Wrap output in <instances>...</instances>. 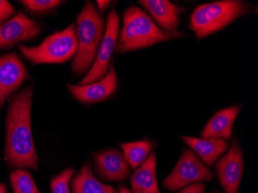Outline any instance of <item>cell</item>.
<instances>
[{
	"label": "cell",
	"mask_w": 258,
	"mask_h": 193,
	"mask_svg": "<svg viewBox=\"0 0 258 193\" xmlns=\"http://www.w3.org/2000/svg\"><path fill=\"white\" fill-rule=\"evenodd\" d=\"M33 88L29 87L16 94L9 106L7 121L6 159L11 166L38 168L31 129Z\"/></svg>",
	"instance_id": "1"
},
{
	"label": "cell",
	"mask_w": 258,
	"mask_h": 193,
	"mask_svg": "<svg viewBox=\"0 0 258 193\" xmlns=\"http://www.w3.org/2000/svg\"><path fill=\"white\" fill-rule=\"evenodd\" d=\"M183 33H169L155 25L150 17L140 8L132 7L123 15V28L116 53H127L148 47L161 42L184 37Z\"/></svg>",
	"instance_id": "2"
},
{
	"label": "cell",
	"mask_w": 258,
	"mask_h": 193,
	"mask_svg": "<svg viewBox=\"0 0 258 193\" xmlns=\"http://www.w3.org/2000/svg\"><path fill=\"white\" fill-rule=\"evenodd\" d=\"M78 49L72 63L76 75H82L96 58L98 46L105 30V23L94 4L87 2L77 22Z\"/></svg>",
	"instance_id": "3"
},
{
	"label": "cell",
	"mask_w": 258,
	"mask_h": 193,
	"mask_svg": "<svg viewBox=\"0 0 258 193\" xmlns=\"http://www.w3.org/2000/svg\"><path fill=\"white\" fill-rule=\"evenodd\" d=\"M252 12L253 7L237 0H224L203 4L198 6L191 15L189 27L197 38L202 39Z\"/></svg>",
	"instance_id": "4"
},
{
	"label": "cell",
	"mask_w": 258,
	"mask_h": 193,
	"mask_svg": "<svg viewBox=\"0 0 258 193\" xmlns=\"http://www.w3.org/2000/svg\"><path fill=\"white\" fill-rule=\"evenodd\" d=\"M19 48L23 56L34 65L63 63L78 51L76 27L72 24L63 31L46 37L41 44L35 47L20 45Z\"/></svg>",
	"instance_id": "5"
},
{
	"label": "cell",
	"mask_w": 258,
	"mask_h": 193,
	"mask_svg": "<svg viewBox=\"0 0 258 193\" xmlns=\"http://www.w3.org/2000/svg\"><path fill=\"white\" fill-rule=\"evenodd\" d=\"M214 176V172L192 150L185 149L172 172L164 180L163 185L171 191H175L194 182L210 181Z\"/></svg>",
	"instance_id": "6"
},
{
	"label": "cell",
	"mask_w": 258,
	"mask_h": 193,
	"mask_svg": "<svg viewBox=\"0 0 258 193\" xmlns=\"http://www.w3.org/2000/svg\"><path fill=\"white\" fill-rule=\"evenodd\" d=\"M107 20L106 32L99 46L98 56L89 73L80 83L81 86L102 79L108 72L110 59L117 46V38L119 31V17L115 10L110 11Z\"/></svg>",
	"instance_id": "7"
},
{
	"label": "cell",
	"mask_w": 258,
	"mask_h": 193,
	"mask_svg": "<svg viewBox=\"0 0 258 193\" xmlns=\"http://www.w3.org/2000/svg\"><path fill=\"white\" fill-rule=\"evenodd\" d=\"M217 176L225 193H237L243 172V157L237 139L230 151L217 162Z\"/></svg>",
	"instance_id": "8"
},
{
	"label": "cell",
	"mask_w": 258,
	"mask_h": 193,
	"mask_svg": "<svg viewBox=\"0 0 258 193\" xmlns=\"http://www.w3.org/2000/svg\"><path fill=\"white\" fill-rule=\"evenodd\" d=\"M29 78L18 54L10 53L0 57V108L9 96Z\"/></svg>",
	"instance_id": "9"
},
{
	"label": "cell",
	"mask_w": 258,
	"mask_h": 193,
	"mask_svg": "<svg viewBox=\"0 0 258 193\" xmlns=\"http://www.w3.org/2000/svg\"><path fill=\"white\" fill-rule=\"evenodd\" d=\"M40 32V26L22 12L0 26V49L10 48L22 41H27Z\"/></svg>",
	"instance_id": "10"
},
{
	"label": "cell",
	"mask_w": 258,
	"mask_h": 193,
	"mask_svg": "<svg viewBox=\"0 0 258 193\" xmlns=\"http://www.w3.org/2000/svg\"><path fill=\"white\" fill-rule=\"evenodd\" d=\"M118 87V78L114 66L110 67L108 75L98 82L87 85L69 84L70 91L78 101L83 103L100 102L111 97Z\"/></svg>",
	"instance_id": "11"
},
{
	"label": "cell",
	"mask_w": 258,
	"mask_h": 193,
	"mask_svg": "<svg viewBox=\"0 0 258 193\" xmlns=\"http://www.w3.org/2000/svg\"><path fill=\"white\" fill-rule=\"evenodd\" d=\"M95 159L97 174L103 179L123 181L128 178V165L119 151H103L95 155Z\"/></svg>",
	"instance_id": "12"
},
{
	"label": "cell",
	"mask_w": 258,
	"mask_h": 193,
	"mask_svg": "<svg viewBox=\"0 0 258 193\" xmlns=\"http://www.w3.org/2000/svg\"><path fill=\"white\" fill-rule=\"evenodd\" d=\"M139 3L149 12L162 30L169 33L176 32L180 22L179 14L183 8L168 0H143Z\"/></svg>",
	"instance_id": "13"
},
{
	"label": "cell",
	"mask_w": 258,
	"mask_h": 193,
	"mask_svg": "<svg viewBox=\"0 0 258 193\" xmlns=\"http://www.w3.org/2000/svg\"><path fill=\"white\" fill-rule=\"evenodd\" d=\"M241 108V106H234L217 112L203 130V139L219 138L230 141L233 122Z\"/></svg>",
	"instance_id": "14"
},
{
	"label": "cell",
	"mask_w": 258,
	"mask_h": 193,
	"mask_svg": "<svg viewBox=\"0 0 258 193\" xmlns=\"http://www.w3.org/2000/svg\"><path fill=\"white\" fill-rule=\"evenodd\" d=\"M156 159L154 152H151L147 159L131 177L134 193H160L156 174Z\"/></svg>",
	"instance_id": "15"
},
{
	"label": "cell",
	"mask_w": 258,
	"mask_h": 193,
	"mask_svg": "<svg viewBox=\"0 0 258 193\" xmlns=\"http://www.w3.org/2000/svg\"><path fill=\"white\" fill-rule=\"evenodd\" d=\"M182 140L195 151L203 162L211 166L228 149V143L224 139L219 138L197 139L194 137H182Z\"/></svg>",
	"instance_id": "16"
},
{
	"label": "cell",
	"mask_w": 258,
	"mask_h": 193,
	"mask_svg": "<svg viewBox=\"0 0 258 193\" xmlns=\"http://www.w3.org/2000/svg\"><path fill=\"white\" fill-rule=\"evenodd\" d=\"M72 185L74 193H117L112 186L104 185L95 178L90 163L83 165L74 178Z\"/></svg>",
	"instance_id": "17"
},
{
	"label": "cell",
	"mask_w": 258,
	"mask_h": 193,
	"mask_svg": "<svg viewBox=\"0 0 258 193\" xmlns=\"http://www.w3.org/2000/svg\"><path fill=\"white\" fill-rule=\"evenodd\" d=\"M121 147L126 162L135 169L147 159L153 147V143L150 141L143 140L121 144Z\"/></svg>",
	"instance_id": "18"
},
{
	"label": "cell",
	"mask_w": 258,
	"mask_h": 193,
	"mask_svg": "<svg viewBox=\"0 0 258 193\" xmlns=\"http://www.w3.org/2000/svg\"><path fill=\"white\" fill-rule=\"evenodd\" d=\"M10 180L14 193H40L31 174L27 171H14L10 175Z\"/></svg>",
	"instance_id": "19"
},
{
	"label": "cell",
	"mask_w": 258,
	"mask_h": 193,
	"mask_svg": "<svg viewBox=\"0 0 258 193\" xmlns=\"http://www.w3.org/2000/svg\"><path fill=\"white\" fill-rule=\"evenodd\" d=\"M75 170L68 168L60 175H56L51 181V189L53 193H70L69 182Z\"/></svg>",
	"instance_id": "20"
},
{
	"label": "cell",
	"mask_w": 258,
	"mask_h": 193,
	"mask_svg": "<svg viewBox=\"0 0 258 193\" xmlns=\"http://www.w3.org/2000/svg\"><path fill=\"white\" fill-rule=\"evenodd\" d=\"M20 3H22L31 11L40 13V12L51 10L53 7H56L58 4H60V1H56V0H25V1H20Z\"/></svg>",
	"instance_id": "21"
},
{
	"label": "cell",
	"mask_w": 258,
	"mask_h": 193,
	"mask_svg": "<svg viewBox=\"0 0 258 193\" xmlns=\"http://www.w3.org/2000/svg\"><path fill=\"white\" fill-rule=\"evenodd\" d=\"M15 14V9L8 1L0 0V24Z\"/></svg>",
	"instance_id": "22"
},
{
	"label": "cell",
	"mask_w": 258,
	"mask_h": 193,
	"mask_svg": "<svg viewBox=\"0 0 258 193\" xmlns=\"http://www.w3.org/2000/svg\"><path fill=\"white\" fill-rule=\"evenodd\" d=\"M179 193H205V185L203 183H195L182 188Z\"/></svg>",
	"instance_id": "23"
},
{
	"label": "cell",
	"mask_w": 258,
	"mask_h": 193,
	"mask_svg": "<svg viewBox=\"0 0 258 193\" xmlns=\"http://www.w3.org/2000/svg\"><path fill=\"white\" fill-rule=\"evenodd\" d=\"M97 3H98V8H99L100 11L103 13L111 2L110 1H98Z\"/></svg>",
	"instance_id": "24"
},
{
	"label": "cell",
	"mask_w": 258,
	"mask_h": 193,
	"mask_svg": "<svg viewBox=\"0 0 258 193\" xmlns=\"http://www.w3.org/2000/svg\"><path fill=\"white\" fill-rule=\"evenodd\" d=\"M118 193H133L127 187L120 186L119 187V192Z\"/></svg>",
	"instance_id": "25"
},
{
	"label": "cell",
	"mask_w": 258,
	"mask_h": 193,
	"mask_svg": "<svg viewBox=\"0 0 258 193\" xmlns=\"http://www.w3.org/2000/svg\"><path fill=\"white\" fill-rule=\"evenodd\" d=\"M0 193H7V188L4 184L0 183Z\"/></svg>",
	"instance_id": "26"
},
{
	"label": "cell",
	"mask_w": 258,
	"mask_h": 193,
	"mask_svg": "<svg viewBox=\"0 0 258 193\" xmlns=\"http://www.w3.org/2000/svg\"><path fill=\"white\" fill-rule=\"evenodd\" d=\"M214 193H220V192H219V191H215V192H214Z\"/></svg>",
	"instance_id": "27"
}]
</instances>
